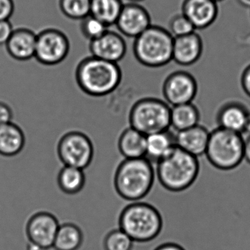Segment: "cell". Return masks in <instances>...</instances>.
Returning <instances> with one entry per match:
<instances>
[{"label":"cell","instance_id":"4","mask_svg":"<svg viewBox=\"0 0 250 250\" xmlns=\"http://www.w3.org/2000/svg\"><path fill=\"white\" fill-rule=\"evenodd\" d=\"M119 226L134 242H149L160 233L163 219L154 206L144 202H134L123 209Z\"/></svg>","mask_w":250,"mask_h":250},{"label":"cell","instance_id":"5","mask_svg":"<svg viewBox=\"0 0 250 250\" xmlns=\"http://www.w3.org/2000/svg\"><path fill=\"white\" fill-rule=\"evenodd\" d=\"M174 37L169 30L151 25L134 39L133 52L136 60L144 66L160 68L172 61Z\"/></svg>","mask_w":250,"mask_h":250},{"label":"cell","instance_id":"31","mask_svg":"<svg viewBox=\"0 0 250 250\" xmlns=\"http://www.w3.org/2000/svg\"><path fill=\"white\" fill-rule=\"evenodd\" d=\"M15 11L14 0H0V21L10 20Z\"/></svg>","mask_w":250,"mask_h":250},{"label":"cell","instance_id":"21","mask_svg":"<svg viewBox=\"0 0 250 250\" xmlns=\"http://www.w3.org/2000/svg\"><path fill=\"white\" fill-rule=\"evenodd\" d=\"M175 146V135L169 130L146 136V156L152 163H157Z\"/></svg>","mask_w":250,"mask_h":250},{"label":"cell","instance_id":"11","mask_svg":"<svg viewBox=\"0 0 250 250\" xmlns=\"http://www.w3.org/2000/svg\"><path fill=\"white\" fill-rule=\"evenodd\" d=\"M59 227L58 219L52 213L37 212L27 221L26 234L28 244L42 250L52 248Z\"/></svg>","mask_w":250,"mask_h":250},{"label":"cell","instance_id":"30","mask_svg":"<svg viewBox=\"0 0 250 250\" xmlns=\"http://www.w3.org/2000/svg\"><path fill=\"white\" fill-rule=\"evenodd\" d=\"M14 30L10 20L0 21V46H5Z\"/></svg>","mask_w":250,"mask_h":250},{"label":"cell","instance_id":"7","mask_svg":"<svg viewBox=\"0 0 250 250\" xmlns=\"http://www.w3.org/2000/svg\"><path fill=\"white\" fill-rule=\"evenodd\" d=\"M170 111L165 101L150 97L140 99L130 111V126L146 136L167 131L170 128Z\"/></svg>","mask_w":250,"mask_h":250},{"label":"cell","instance_id":"16","mask_svg":"<svg viewBox=\"0 0 250 250\" xmlns=\"http://www.w3.org/2000/svg\"><path fill=\"white\" fill-rule=\"evenodd\" d=\"M203 52V41L195 32L182 37L174 38L172 61L178 65H194L201 58Z\"/></svg>","mask_w":250,"mask_h":250},{"label":"cell","instance_id":"2","mask_svg":"<svg viewBox=\"0 0 250 250\" xmlns=\"http://www.w3.org/2000/svg\"><path fill=\"white\" fill-rule=\"evenodd\" d=\"M156 164V175L159 183L165 189L172 192H179L189 188L195 182L200 172L197 157L176 146Z\"/></svg>","mask_w":250,"mask_h":250},{"label":"cell","instance_id":"17","mask_svg":"<svg viewBox=\"0 0 250 250\" xmlns=\"http://www.w3.org/2000/svg\"><path fill=\"white\" fill-rule=\"evenodd\" d=\"M210 131L198 125L184 131H177L175 135V146L192 156L198 157L206 153Z\"/></svg>","mask_w":250,"mask_h":250},{"label":"cell","instance_id":"20","mask_svg":"<svg viewBox=\"0 0 250 250\" xmlns=\"http://www.w3.org/2000/svg\"><path fill=\"white\" fill-rule=\"evenodd\" d=\"M146 136L130 126L118 140V149L125 159H140L146 156Z\"/></svg>","mask_w":250,"mask_h":250},{"label":"cell","instance_id":"23","mask_svg":"<svg viewBox=\"0 0 250 250\" xmlns=\"http://www.w3.org/2000/svg\"><path fill=\"white\" fill-rule=\"evenodd\" d=\"M124 3L122 0H90V15L108 27L115 25Z\"/></svg>","mask_w":250,"mask_h":250},{"label":"cell","instance_id":"25","mask_svg":"<svg viewBox=\"0 0 250 250\" xmlns=\"http://www.w3.org/2000/svg\"><path fill=\"white\" fill-rule=\"evenodd\" d=\"M85 182L84 169L80 168L64 166L58 174V186L65 194H78L84 188Z\"/></svg>","mask_w":250,"mask_h":250},{"label":"cell","instance_id":"35","mask_svg":"<svg viewBox=\"0 0 250 250\" xmlns=\"http://www.w3.org/2000/svg\"><path fill=\"white\" fill-rule=\"evenodd\" d=\"M244 159L250 164V136L244 140Z\"/></svg>","mask_w":250,"mask_h":250},{"label":"cell","instance_id":"39","mask_svg":"<svg viewBox=\"0 0 250 250\" xmlns=\"http://www.w3.org/2000/svg\"><path fill=\"white\" fill-rule=\"evenodd\" d=\"M212 1H213V2H216V3H218L219 2H222V1H223V0H212Z\"/></svg>","mask_w":250,"mask_h":250},{"label":"cell","instance_id":"22","mask_svg":"<svg viewBox=\"0 0 250 250\" xmlns=\"http://www.w3.org/2000/svg\"><path fill=\"white\" fill-rule=\"evenodd\" d=\"M200 120V111L192 102L171 107L170 127L176 131L195 126L198 125Z\"/></svg>","mask_w":250,"mask_h":250},{"label":"cell","instance_id":"32","mask_svg":"<svg viewBox=\"0 0 250 250\" xmlns=\"http://www.w3.org/2000/svg\"><path fill=\"white\" fill-rule=\"evenodd\" d=\"M13 110L8 104L0 102V125L12 122Z\"/></svg>","mask_w":250,"mask_h":250},{"label":"cell","instance_id":"15","mask_svg":"<svg viewBox=\"0 0 250 250\" xmlns=\"http://www.w3.org/2000/svg\"><path fill=\"white\" fill-rule=\"evenodd\" d=\"M37 34L26 27L14 29L5 44L7 52L17 61H27L35 58Z\"/></svg>","mask_w":250,"mask_h":250},{"label":"cell","instance_id":"34","mask_svg":"<svg viewBox=\"0 0 250 250\" xmlns=\"http://www.w3.org/2000/svg\"><path fill=\"white\" fill-rule=\"evenodd\" d=\"M154 250H186L184 247L179 244L173 242L165 243L162 245L159 246Z\"/></svg>","mask_w":250,"mask_h":250},{"label":"cell","instance_id":"36","mask_svg":"<svg viewBox=\"0 0 250 250\" xmlns=\"http://www.w3.org/2000/svg\"><path fill=\"white\" fill-rule=\"evenodd\" d=\"M247 136H250V112L249 113L248 118H247V122H246L245 127H244V132Z\"/></svg>","mask_w":250,"mask_h":250},{"label":"cell","instance_id":"1","mask_svg":"<svg viewBox=\"0 0 250 250\" xmlns=\"http://www.w3.org/2000/svg\"><path fill=\"white\" fill-rule=\"evenodd\" d=\"M122 78L118 63L92 55L82 60L76 68L75 79L79 87L85 94L93 97L110 94L121 84Z\"/></svg>","mask_w":250,"mask_h":250},{"label":"cell","instance_id":"6","mask_svg":"<svg viewBox=\"0 0 250 250\" xmlns=\"http://www.w3.org/2000/svg\"><path fill=\"white\" fill-rule=\"evenodd\" d=\"M205 155L216 169L224 171L235 169L244 159L242 134L218 127L210 131Z\"/></svg>","mask_w":250,"mask_h":250},{"label":"cell","instance_id":"3","mask_svg":"<svg viewBox=\"0 0 250 250\" xmlns=\"http://www.w3.org/2000/svg\"><path fill=\"white\" fill-rule=\"evenodd\" d=\"M154 181V168L148 159H124L117 168L114 185L120 197L137 202L150 192Z\"/></svg>","mask_w":250,"mask_h":250},{"label":"cell","instance_id":"37","mask_svg":"<svg viewBox=\"0 0 250 250\" xmlns=\"http://www.w3.org/2000/svg\"><path fill=\"white\" fill-rule=\"evenodd\" d=\"M237 2L244 8H250V0H237Z\"/></svg>","mask_w":250,"mask_h":250},{"label":"cell","instance_id":"27","mask_svg":"<svg viewBox=\"0 0 250 250\" xmlns=\"http://www.w3.org/2000/svg\"><path fill=\"white\" fill-rule=\"evenodd\" d=\"M134 241L118 228L108 232L104 241L105 250H132Z\"/></svg>","mask_w":250,"mask_h":250},{"label":"cell","instance_id":"38","mask_svg":"<svg viewBox=\"0 0 250 250\" xmlns=\"http://www.w3.org/2000/svg\"><path fill=\"white\" fill-rule=\"evenodd\" d=\"M144 0H128V2H133V3H140Z\"/></svg>","mask_w":250,"mask_h":250},{"label":"cell","instance_id":"8","mask_svg":"<svg viewBox=\"0 0 250 250\" xmlns=\"http://www.w3.org/2000/svg\"><path fill=\"white\" fill-rule=\"evenodd\" d=\"M58 153L64 166L84 169L93 161L94 147L85 134L73 131L61 137L58 145Z\"/></svg>","mask_w":250,"mask_h":250},{"label":"cell","instance_id":"33","mask_svg":"<svg viewBox=\"0 0 250 250\" xmlns=\"http://www.w3.org/2000/svg\"><path fill=\"white\" fill-rule=\"evenodd\" d=\"M241 84L244 93L250 98V65H249L243 71Z\"/></svg>","mask_w":250,"mask_h":250},{"label":"cell","instance_id":"10","mask_svg":"<svg viewBox=\"0 0 250 250\" xmlns=\"http://www.w3.org/2000/svg\"><path fill=\"white\" fill-rule=\"evenodd\" d=\"M198 91L195 78L187 71H178L169 74L162 86L167 103L172 106L191 103Z\"/></svg>","mask_w":250,"mask_h":250},{"label":"cell","instance_id":"24","mask_svg":"<svg viewBox=\"0 0 250 250\" xmlns=\"http://www.w3.org/2000/svg\"><path fill=\"white\" fill-rule=\"evenodd\" d=\"M84 235L80 227L71 222L60 225L53 248L55 250H78L83 245Z\"/></svg>","mask_w":250,"mask_h":250},{"label":"cell","instance_id":"19","mask_svg":"<svg viewBox=\"0 0 250 250\" xmlns=\"http://www.w3.org/2000/svg\"><path fill=\"white\" fill-rule=\"evenodd\" d=\"M25 145L22 129L13 122L0 125V155L14 156L21 153Z\"/></svg>","mask_w":250,"mask_h":250},{"label":"cell","instance_id":"14","mask_svg":"<svg viewBox=\"0 0 250 250\" xmlns=\"http://www.w3.org/2000/svg\"><path fill=\"white\" fill-rule=\"evenodd\" d=\"M184 14L195 30H204L214 23L219 14L217 3L212 0H184Z\"/></svg>","mask_w":250,"mask_h":250},{"label":"cell","instance_id":"12","mask_svg":"<svg viewBox=\"0 0 250 250\" xmlns=\"http://www.w3.org/2000/svg\"><path fill=\"white\" fill-rule=\"evenodd\" d=\"M115 25L122 36L136 39L152 25L151 17L140 3L128 2L124 4Z\"/></svg>","mask_w":250,"mask_h":250},{"label":"cell","instance_id":"9","mask_svg":"<svg viewBox=\"0 0 250 250\" xmlns=\"http://www.w3.org/2000/svg\"><path fill=\"white\" fill-rule=\"evenodd\" d=\"M71 49L69 39L59 29L49 27L37 34L35 58L42 65H56L65 61Z\"/></svg>","mask_w":250,"mask_h":250},{"label":"cell","instance_id":"18","mask_svg":"<svg viewBox=\"0 0 250 250\" xmlns=\"http://www.w3.org/2000/svg\"><path fill=\"white\" fill-rule=\"evenodd\" d=\"M250 111L243 104L229 102L221 106L216 115L218 127L243 134Z\"/></svg>","mask_w":250,"mask_h":250},{"label":"cell","instance_id":"26","mask_svg":"<svg viewBox=\"0 0 250 250\" xmlns=\"http://www.w3.org/2000/svg\"><path fill=\"white\" fill-rule=\"evenodd\" d=\"M58 7L67 18L80 21L90 15V0H58Z\"/></svg>","mask_w":250,"mask_h":250},{"label":"cell","instance_id":"13","mask_svg":"<svg viewBox=\"0 0 250 250\" xmlns=\"http://www.w3.org/2000/svg\"><path fill=\"white\" fill-rule=\"evenodd\" d=\"M89 49L92 56L118 63L126 54L127 44L121 33L108 30L100 37L90 42Z\"/></svg>","mask_w":250,"mask_h":250},{"label":"cell","instance_id":"28","mask_svg":"<svg viewBox=\"0 0 250 250\" xmlns=\"http://www.w3.org/2000/svg\"><path fill=\"white\" fill-rule=\"evenodd\" d=\"M80 31L89 42L95 40L106 33L109 27L92 15H88L80 20Z\"/></svg>","mask_w":250,"mask_h":250},{"label":"cell","instance_id":"29","mask_svg":"<svg viewBox=\"0 0 250 250\" xmlns=\"http://www.w3.org/2000/svg\"><path fill=\"white\" fill-rule=\"evenodd\" d=\"M169 33L174 38L187 36L196 30L189 20L182 14L172 17L169 21Z\"/></svg>","mask_w":250,"mask_h":250}]
</instances>
